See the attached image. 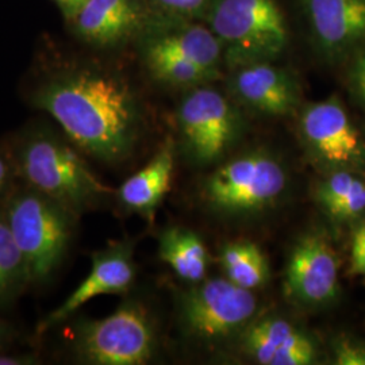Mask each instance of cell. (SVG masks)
Wrapping results in <instances>:
<instances>
[{
    "label": "cell",
    "instance_id": "277c9868",
    "mask_svg": "<svg viewBox=\"0 0 365 365\" xmlns=\"http://www.w3.org/2000/svg\"><path fill=\"white\" fill-rule=\"evenodd\" d=\"M210 24L232 66L269 63L287 45L286 19L274 0H220Z\"/></svg>",
    "mask_w": 365,
    "mask_h": 365
},
{
    "label": "cell",
    "instance_id": "f1b7e54d",
    "mask_svg": "<svg viewBox=\"0 0 365 365\" xmlns=\"http://www.w3.org/2000/svg\"><path fill=\"white\" fill-rule=\"evenodd\" d=\"M34 360L30 354H0V365L34 364Z\"/></svg>",
    "mask_w": 365,
    "mask_h": 365
},
{
    "label": "cell",
    "instance_id": "d4e9b609",
    "mask_svg": "<svg viewBox=\"0 0 365 365\" xmlns=\"http://www.w3.org/2000/svg\"><path fill=\"white\" fill-rule=\"evenodd\" d=\"M18 176L14 157L0 150V197H6L13 190L14 180Z\"/></svg>",
    "mask_w": 365,
    "mask_h": 365
},
{
    "label": "cell",
    "instance_id": "ffe728a7",
    "mask_svg": "<svg viewBox=\"0 0 365 365\" xmlns=\"http://www.w3.org/2000/svg\"><path fill=\"white\" fill-rule=\"evenodd\" d=\"M221 265L230 282L250 291L262 287L269 277L268 260L253 242H233L223 247Z\"/></svg>",
    "mask_w": 365,
    "mask_h": 365
},
{
    "label": "cell",
    "instance_id": "4316f807",
    "mask_svg": "<svg viewBox=\"0 0 365 365\" xmlns=\"http://www.w3.org/2000/svg\"><path fill=\"white\" fill-rule=\"evenodd\" d=\"M353 87L365 105V53L354 63L352 72Z\"/></svg>",
    "mask_w": 365,
    "mask_h": 365
},
{
    "label": "cell",
    "instance_id": "7c38bea8",
    "mask_svg": "<svg viewBox=\"0 0 365 365\" xmlns=\"http://www.w3.org/2000/svg\"><path fill=\"white\" fill-rule=\"evenodd\" d=\"M321 52L339 58L365 42V0H303Z\"/></svg>",
    "mask_w": 365,
    "mask_h": 365
},
{
    "label": "cell",
    "instance_id": "83f0119b",
    "mask_svg": "<svg viewBox=\"0 0 365 365\" xmlns=\"http://www.w3.org/2000/svg\"><path fill=\"white\" fill-rule=\"evenodd\" d=\"M66 18L75 19L88 0H54Z\"/></svg>",
    "mask_w": 365,
    "mask_h": 365
},
{
    "label": "cell",
    "instance_id": "484cf974",
    "mask_svg": "<svg viewBox=\"0 0 365 365\" xmlns=\"http://www.w3.org/2000/svg\"><path fill=\"white\" fill-rule=\"evenodd\" d=\"M165 9L176 13H197L210 0H157Z\"/></svg>",
    "mask_w": 365,
    "mask_h": 365
},
{
    "label": "cell",
    "instance_id": "2e32d148",
    "mask_svg": "<svg viewBox=\"0 0 365 365\" xmlns=\"http://www.w3.org/2000/svg\"><path fill=\"white\" fill-rule=\"evenodd\" d=\"M304 333L283 318H265L250 324L242 334V346L259 364L286 365Z\"/></svg>",
    "mask_w": 365,
    "mask_h": 365
},
{
    "label": "cell",
    "instance_id": "4fadbf2b",
    "mask_svg": "<svg viewBox=\"0 0 365 365\" xmlns=\"http://www.w3.org/2000/svg\"><path fill=\"white\" fill-rule=\"evenodd\" d=\"M233 86L245 105L267 115H287L299 103L294 78L269 63L240 68Z\"/></svg>",
    "mask_w": 365,
    "mask_h": 365
},
{
    "label": "cell",
    "instance_id": "603a6c76",
    "mask_svg": "<svg viewBox=\"0 0 365 365\" xmlns=\"http://www.w3.org/2000/svg\"><path fill=\"white\" fill-rule=\"evenodd\" d=\"M334 363L339 365H365V344L352 339L336 341Z\"/></svg>",
    "mask_w": 365,
    "mask_h": 365
},
{
    "label": "cell",
    "instance_id": "3957f363",
    "mask_svg": "<svg viewBox=\"0 0 365 365\" xmlns=\"http://www.w3.org/2000/svg\"><path fill=\"white\" fill-rule=\"evenodd\" d=\"M3 209L26 260L30 283L43 282L64 259L78 215L26 184L9 192Z\"/></svg>",
    "mask_w": 365,
    "mask_h": 365
},
{
    "label": "cell",
    "instance_id": "52a82bcc",
    "mask_svg": "<svg viewBox=\"0 0 365 365\" xmlns=\"http://www.w3.org/2000/svg\"><path fill=\"white\" fill-rule=\"evenodd\" d=\"M257 312L253 291L227 277L202 280L182 297L180 315L187 331L205 342H221L245 330Z\"/></svg>",
    "mask_w": 365,
    "mask_h": 365
},
{
    "label": "cell",
    "instance_id": "8992f818",
    "mask_svg": "<svg viewBox=\"0 0 365 365\" xmlns=\"http://www.w3.org/2000/svg\"><path fill=\"white\" fill-rule=\"evenodd\" d=\"M287 188V172L264 152L235 157L205 184L210 206L223 214H250L272 206Z\"/></svg>",
    "mask_w": 365,
    "mask_h": 365
},
{
    "label": "cell",
    "instance_id": "9c48e42d",
    "mask_svg": "<svg viewBox=\"0 0 365 365\" xmlns=\"http://www.w3.org/2000/svg\"><path fill=\"white\" fill-rule=\"evenodd\" d=\"M179 125L188 155L199 164L220 160L237 134L235 110L212 88H197L182 101Z\"/></svg>",
    "mask_w": 365,
    "mask_h": 365
},
{
    "label": "cell",
    "instance_id": "7402d4cb",
    "mask_svg": "<svg viewBox=\"0 0 365 365\" xmlns=\"http://www.w3.org/2000/svg\"><path fill=\"white\" fill-rule=\"evenodd\" d=\"M146 61L155 78L175 86H200L218 75L179 56L157 51L152 46L146 52Z\"/></svg>",
    "mask_w": 365,
    "mask_h": 365
},
{
    "label": "cell",
    "instance_id": "5b68a950",
    "mask_svg": "<svg viewBox=\"0 0 365 365\" xmlns=\"http://www.w3.org/2000/svg\"><path fill=\"white\" fill-rule=\"evenodd\" d=\"M73 349L87 364H146L156 351V330L143 304L128 302L102 319L78 322Z\"/></svg>",
    "mask_w": 365,
    "mask_h": 365
},
{
    "label": "cell",
    "instance_id": "ba28073f",
    "mask_svg": "<svg viewBox=\"0 0 365 365\" xmlns=\"http://www.w3.org/2000/svg\"><path fill=\"white\" fill-rule=\"evenodd\" d=\"M304 144L329 172L365 168V141L339 98L307 106L300 117Z\"/></svg>",
    "mask_w": 365,
    "mask_h": 365
},
{
    "label": "cell",
    "instance_id": "cb8c5ba5",
    "mask_svg": "<svg viewBox=\"0 0 365 365\" xmlns=\"http://www.w3.org/2000/svg\"><path fill=\"white\" fill-rule=\"evenodd\" d=\"M351 274L365 280V222L356 225L351 247Z\"/></svg>",
    "mask_w": 365,
    "mask_h": 365
},
{
    "label": "cell",
    "instance_id": "7a4b0ae2",
    "mask_svg": "<svg viewBox=\"0 0 365 365\" xmlns=\"http://www.w3.org/2000/svg\"><path fill=\"white\" fill-rule=\"evenodd\" d=\"M13 157L18 176L26 185L76 215L93 207L110 192L78 150L52 134L27 137Z\"/></svg>",
    "mask_w": 365,
    "mask_h": 365
},
{
    "label": "cell",
    "instance_id": "ac0fdd59",
    "mask_svg": "<svg viewBox=\"0 0 365 365\" xmlns=\"http://www.w3.org/2000/svg\"><path fill=\"white\" fill-rule=\"evenodd\" d=\"M317 200L339 222L354 221L365 214V176L361 170L329 172L318 184Z\"/></svg>",
    "mask_w": 365,
    "mask_h": 365
},
{
    "label": "cell",
    "instance_id": "8fae6325",
    "mask_svg": "<svg viewBox=\"0 0 365 365\" xmlns=\"http://www.w3.org/2000/svg\"><path fill=\"white\" fill-rule=\"evenodd\" d=\"M134 245L129 240L117 241L92 255L91 271L68 298L39 325V331L61 324L87 302L102 295L126 294L135 277Z\"/></svg>",
    "mask_w": 365,
    "mask_h": 365
},
{
    "label": "cell",
    "instance_id": "30bf717a",
    "mask_svg": "<svg viewBox=\"0 0 365 365\" xmlns=\"http://www.w3.org/2000/svg\"><path fill=\"white\" fill-rule=\"evenodd\" d=\"M286 288L306 306H325L337 299L339 262L327 237L312 233L297 242L288 259Z\"/></svg>",
    "mask_w": 365,
    "mask_h": 365
},
{
    "label": "cell",
    "instance_id": "d6986e66",
    "mask_svg": "<svg viewBox=\"0 0 365 365\" xmlns=\"http://www.w3.org/2000/svg\"><path fill=\"white\" fill-rule=\"evenodd\" d=\"M150 46L161 52L179 56L215 73H218L217 68L223 54L217 36L211 30L200 26L187 27L182 31L157 39Z\"/></svg>",
    "mask_w": 365,
    "mask_h": 365
},
{
    "label": "cell",
    "instance_id": "44dd1931",
    "mask_svg": "<svg viewBox=\"0 0 365 365\" xmlns=\"http://www.w3.org/2000/svg\"><path fill=\"white\" fill-rule=\"evenodd\" d=\"M30 284L26 260L0 206V307L11 303Z\"/></svg>",
    "mask_w": 365,
    "mask_h": 365
},
{
    "label": "cell",
    "instance_id": "6da1fadb",
    "mask_svg": "<svg viewBox=\"0 0 365 365\" xmlns=\"http://www.w3.org/2000/svg\"><path fill=\"white\" fill-rule=\"evenodd\" d=\"M36 105L54 118L83 153L105 163H119L133 153L135 107L117 78L88 71L63 75L39 88Z\"/></svg>",
    "mask_w": 365,
    "mask_h": 365
},
{
    "label": "cell",
    "instance_id": "9a60e30c",
    "mask_svg": "<svg viewBox=\"0 0 365 365\" xmlns=\"http://www.w3.org/2000/svg\"><path fill=\"white\" fill-rule=\"evenodd\" d=\"M75 21L83 38L110 45L130 34L140 14L133 0H88Z\"/></svg>",
    "mask_w": 365,
    "mask_h": 365
},
{
    "label": "cell",
    "instance_id": "e0dca14e",
    "mask_svg": "<svg viewBox=\"0 0 365 365\" xmlns=\"http://www.w3.org/2000/svg\"><path fill=\"white\" fill-rule=\"evenodd\" d=\"M158 256L175 274L190 283L205 280L209 269V250L199 235L185 227L173 226L161 233Z\"/></svg>",
    "mask_w": 365,
    "mask_h": 365
},
{
    "label": "cell",
    "instance_id": "5bb4252c",
    "mask_svg": "<svg viewBox=\"0 0 365 365\" xmlns=\"http://www.w3.org/2000/svg\"><path fill=\"white\" fill-rule=\"evenodd\" d=\"M173 170V145L167 143L143 170L134 173L119 187V203L146 221H155L157 209L170 191Z\"/></svg>",
    "mask_w": 365,
    "mask_h": 365
},
{
    "label": "cell",
    "instance_id": "f546056e",
    "mask_svg": "<svg viewBox=\"0 0 365 365\" xmlns=\"http://www.w3.org/2000/svg\"><path fill=\"white\" fill-rule=\"evenodd\" d=\"M10 337V329L0 319V346Z\"/></svg>",
    "mask_w": 365,
    "mask_h": 365
}]
</instances>
